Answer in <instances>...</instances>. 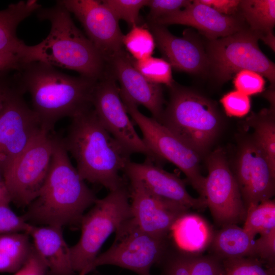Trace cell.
I'll use <instances>...</instances> for the list:
<instances>
[{
	"instance_id": "cell-1",
	"label": "cell",
	"mask_w": 275,
	"mask_h": 275,
	"mask_svg": "<svg viewBox=\"0 0 275 275\" xmlns=\"http://www.w3.org/2000/svg\"><path fill=\"white\" fill-rule=\"evenodd\" d=\"M62 140L84 181L101 184L109 191L126 183L120 173L131 161V154L105 129L92 107L72 118Z\"/></svg>"
},
{
	"instance_id": "cell-2",
	"label": "cell",
	"mask_w": 275,
	"mask_h": 275,
	"mask_svg": "<svg viewBox=\"0 0 275 275\" xmlns=\"http://www.w3.org/2000/svg\"><path fill=\"white\" fill-rule=\"evenodd\" d=\"M62 138L57 136L49 171L37 197L22 216L28 223L63 227L80 224L97 198L72 164Z\"/></svg>"
},
{
	"instance_id": "cell-3",
	"label": "cell",
	"mask_w": 275,
	"mask_h": 275,
	"mask_svg": "<svg viewBox=\"0 0 275 275\" xmlns=\"http://www.w3.org/2000/svg\"><path fill=\"white\" fill-rule=\"evenodd\" d=\"M16 74L25 93H30L32 109L47 131L53 132L60 119L72 118L92 107V94L98 80L71 76L38 61L23 65Z\"/></svg>"
},
{
	"instance_id": "cell-4",
	"label": "cell",
	"mask_w": 275,
	"mask_h": 275,
	"mask_svg": "<svg viewBox=\"0 0 275 275\" xmlns=\"http://www.w3.org/2000/svg\"><path fill=\"white\" fill-rule=\"evenodd\" d=\"M36 13L39 19L50 22V30L41 42L29 46L26 63L41 62L95 80L101 79L105 61L75 25L68 10L57 1L54 6L41 7Z\"/></svg>"
},
{
	"instance_id": "cell-5",
	"label": "cell",
	"mask_w": 275,
	"mask_h": 275,
	"mask_svg": "<svg viewBox=\"0 0 275 275\" xmlns=\"http://www.w3.org/2000/svg\"><path fill=\"white\" fill-rule=\"evenodd\" d=\"M170 89L159 123L202 156L218 134L219 112L210 100L195 91L174 84Z\"/></svg>"
},
{
	"instance_id": "cell-6",
	"label": "cell",
	"mask_w": 275,
	"mask_h": 275,
	"mask_svg": "<svg viewBox=\"0 0 275 275\" xmlns=\"http://www.w3.org/2000/svg\"><path fill=\"white\" fill-rule=\"evenodd\" d=\"M129 198L126 183L110 191L104 198L97 199L92 208L84 214L80 222V238L70 247L71 263L75 272L79 273L89 265L110 235L132 217Z\"/></svg>"
},
{
	"instance_id": "cell-7",
	"label": "cell",
	"mask_w": 275,
	"mask_h": 275,
	"mask_svg": "<svg viewBox=\"0 0 275 275\" xmlns=\"http://www.w3.org/2000/svg\"><path fill=\"white\" fill-rule=\"evenodd\" d=\"M110 248L95 259L79 275H87L96 267L112 265L138 275H151V267L161 262L170 251L168 237H158L141 230L131 217L117 228Z\"/></svg>"
},
{
	"instance_id": "cell-8",
	"label": "cell",
	"mask_w": 275,
	"mask_h": 275,
	"mask_svg": "<svg viewBox=\"0 0 275 275\" xmlns=\"http://www.w3.org/2000/svg\"><path fill=\"white\" fill-rule=\"evenodd\" d=\"M259 38L248 28L229 36L208 40L206 51L209 71L221 83L243 70L256 72L267 78L274 88L275 65L261 50Z\"/></svg>"
},
{
	"instance_id": "cell-9",
	"label": "cell",
	"mask_w": 275,
	"mask_h": 275,
	"mask_svg": "<svg viewBox=\"0 0 275 275\" xmlns=\"http://www.w3.org/2000/svg\"><path fill=\"white\" fill-rule=\"evenodd\" d=\"M57 136L53 132L43 130L3 170L11 201L26 206L37 197L49 171Z\"/></svg>"
},
{
	"instance_id": "cell-10",
	"label": "cell",
	"mask_w": 275,
	"mask_h": 275,
	"mask_svg": "<svg viewBox=\"0 0 275 275\" xmlns=\"http://www.w3.org/2000/svg\"><path fill=\"white\" fill-rule=\"evenodd\" d=\"M128 114L139 126L143 140L161 161L167 160L180 170L200 197L204 198L205 177L201 173V156L164 125L141 113L131 102L122 101Z\"/></svg>"
},
{
	"instance_id": "cell-11",
	"label": "cell",
	"mask_w": 275,
	"mask_h": 275,
	"mask_svg": "<svg viewBox=\"0 0 275 275\" xmlns=\"http://www.w3.org/2000/svg\"><path fill=\"white\" fill-rule=\"evenodd\" d=\"M206 162L204 198L214 221L221 227L244 223L247 210L224 151H213Z\"/></svg>"
},
{
	"instance_id": "cell-12",
	"label": "cell",
	"mask_w": 275,
	"mask_h": 275,
	"mask_svg": "<svg viewBox=\"0 0 275 275\" xmlns=\"http://www.w3.org/2000/svg\"><path fill=\"white\" fill-rule=\"evenodd\" d=\"M24 89L17 80L0 112V169L13 162L44 130L32 108L26 104Z\"/></svg>"
},
{
	"instance_id": "cell-13",
	"label": "cell",
	"mask_w": 275,
	"mask_h": 275,
	"mask_svg": "<svg viewBox=\"0 0 275 275\" xmlns=\"http://www.w3.org/2000/svg\"><path fill=\"white\" fill-rule=\"evenodd\" d=\"M92 107L105 129L131 154L140 153L160 166L161 160L148 148L137 133L121 98L120 90L112 77L97 81Z\"/></svg>"
},
{
	"instance_id": "cell-14",
	"label": "cell",
	"mask_w": 275,
	"mask_h": 275,
	"mask_svg": "<svg viewBox=\"0 0 275 275\" xmlns=\"http://www.w3.org/2000/svg\"><path fill=\"white\" fill-rule=\"evenodd\" d=\"M233 174L246 210L274 195L275 173L253 136L240 143Z\"/></svg>"
},
{
	"instance_id": "cell-15",
	"label": "cell",
	"mask_w": 275,
	"mask_h": 275,
	"mask_svg": "<svg viewBox=\"0 0 275 275\" xmlns=\"http://www.w3.org/2000/svg\"><path fill=\"white\" fill-rule=\"evenodd\" d=\"M80 21L88 36L105 61L123 50L119 20L102 1H59Z\"/></svg>"
},
{
	"instance_id": "cell-16",
	"label": "cell",
	"mask_w": 275,
	"mask_h": 275,
	"mask_svg": "<svg viewBox=\"0 0 275 275\" xmlns=\"http://www.w3.org/2000/svg\"><path fill=\"white\" fill-rule=\"evenodd\" d=\"M132 218L144 232L158 237H168L176 220L189 209L158 199L135 179L128 180Z\"/></svg>"
},
{
	"instance_id": "cell-17",
	"label": "cell",
	"mask_w": 275,
	"mask_h": 275,
	"mask_svg": "<svg viewBox=\"0 0 275 275\" xmlns=\"http://www.w3.org/2000/svg\"><path fill=\"white\" fill-rule=\"evenodd\" d=\"M123 172L128 180L140 181L151 195L158 199L189 209L201 211L207 207L204 199L190 196L184 182L179 177L147 159L143 163L130 161Z\"/></svg>"
},
{
	"instance_id": "cell-18",
	"label": "cell",
	"mask_w": 275,
	"mask_h": 275,
	"mask_svg": "<svg viewBox=\"0 0 275 275\" xmlns=\"http://www.w3.org/2000/svg\"><path fill=\"white\" fill-rule=\"evenodd\" d=\"M156 46L175 70L194 74H205L209 71V61L206 50L199 41L186 34L179 37L172 34L163 25L148 22Z\"/></svg>"
},
{
	"instance_id": "cell-19",
	"label": "cell",
	"mask_w": 275,
	"mask_h": 275,
	"mask_svg": "<svg viewBox=\"0 0 275 275\" xmlns=\"http://www.w3.org/2000/svg\"><path fill=\"white\" fill-rule=\"evenodd\" d=\"M109 61L120 83L122 100L144 106L159 122L164 110L161 85L146 79L133 67L131 59L123 50Z\"/></svg>"
},
{
	"instance_id": "cell-20",
	"label": "cell",
	"mask_w": 275,
	"mask_h": 275,
	"mask_svg": "<svg viewBox=\"0 0 275 275\" xmlns=\"http://www.w3.org/2000/svg\"><path fill=\"white\" fill-rule=\"evenodd\" d=\"M160 25L182 24L197 29L208 40L234 34L245 28L244 20L238 13L227 16L219 13L199 0L191 1L185 8L153 21Z\"/></svg>"
},
{
	"instance_id": "cell-21",
	"label": "cell",
	"mask_w": 275,
	"mask_h": 275,
	"mask_svg": "<svg viewBox=\"0 0 275 275\" xmlns=\"http://www.w3.org/2000/svg\"><path fill=\"white\" fill-rule=\"evenodd\" d=\"M63 227L32 225L28 234L33 246L46 265L48 275H73L70 247L64 237Z\"/></svg>"
},
{
	"instance_id": "cell-22",
	"label": "cell",
	"mask_w": 275,
	"mask_h": 275,
	"mask_svg": "<svg viewBox=\"0 0 275 275\" xmlns=\"http://www.w3.org/2000/svg\"><path fill=\"white\" fill-rule=\"evenodd\" d=\"M42 7L36 0L20 1L0 10V52L19 57L26 63L29 45L16 35L19 24Z\"/></svg>"
},
{
	"instance_id": "cell-23",
	"label": "cell",
	"mask_w": 275,
	"mask_h": 275,
	"mask_svg": "<svg viewBox=\"0 0 275 275\" xmlns=\"http://www.w3.org/2000/svg\"><path fill=\"white\" fill-rule=\"evenodd\" d=\"M172 232L179 250L198 256L210 245L214 232L207 222L197 214L186 213L173 225Z\"/></svg>"
},
{
	"instance_id": "cell-24",
	"label": "cell",
	"mask_w": 275,
	"mask_h": 275,
	"mask_svg": "<svg viewBox=\"0 0 275 275\" xmlns=\"http://www.w3.org/2000/svg\"><path fill=\"white\" fill-rule=\"evenodd\" d=\"M238 13L249 24L248 29L274 51L275 1H240Z\"/></svg>"
},
{
	"instance_id": "cell-25",
	"label": "cell",
	"mask_w": 275,
	"mask_h": 275,
	"mask_svg": "<svg viewBox=\"0 0 275 275\" xmlns=\"http://www.w3.org/2000/svg\"><path fill=\"white\" fill-rule=\"evenodd\" d=\"M254 239L243 228L231 224L213 234L210 244L214 256L221 260L252 257Z\"/></svg>"
},
{
	"instance_id": "cell-26",
	"label": "cell",
	"mask_w": 275,
	"mask_h": 275,
	"mask_svg": "<svg viewBox=\"0 0 275 275\" xmlns=\"http://www.w3.org/2000/svg\"><path fill=\"white\" fill-rule=\"evenodd\" d=\"M248 122L254 129L253 138L266 156L272 171L275 173L274 107L263 109L252 115Z\"/></svg>"
},
{
	"instance_id": "cell-27",
	"label": "cell",
	"mask_w": 275,
	"mask_h": 275,
	"mask_svg": "<svg viewBox=\"0 0 275 275\" xmlns=\"http://www.w3.org/2000/svg\"><path fill=\"white\" fill-rule=\"evenodd\" d=\"M243 228L254 239L274 229V201L268 200L248 209Z\"/></svg>"
},
{
	"instance_id": "cell-28",
	"label": "cell",
	"mask_w": 275,
	"mask_h": 275,
	"mask_svg": "<svg viewBox=\"0 0 275 275\" xmlns=\"http://www.w3.org/2000/svg\"><path fill=\"white\" fill-rule=\"evenodd\" d=\"M132 64L148 81L171 88L174 84L172 67L164 59L150 57L141 60H131Z\"/></svg>"
},
{
	"instance_id": "cell-29",
	"label": "cell",
	"mask_w": 275,
	"mask_h": 275,
	"mask_svg": "<svg viewBox=\"0 0 275 275\" xmlns=\"http://www.w3.org/2000/svg\"><path fill=\"white\" fill-rule=\"evenodd\" d=\"M122 43L135 60H141L151 57L155 47L154 37L149 29L137 25L124 35Z\"/></svg>"
},
{
	"instance_id": "cell-30",
	"label": "cell",
	"mask_w": 275,
	"mask_h": 275,
	"mask_svg": "<svg viewBox=\"0 0 275 275\" xmlns=\"http://www.w3.org/2000/svg\"><path fill=\"white\" fill-rule=\"evenodd\" d=\"M32 247L30 236L28 233L0 234V251L21 265L28 258Z\"/></svg>"
},
{
	"instance_id": "cell-31",
	"label": "cell",
	"mask_w": 275,
	"mask_h": 275,
	"mask_svg": "<svg viewBox=\"0 0 275 275\" xmlns=\"http://www.w3.org/2000/svg\"><path fill=\"white\" fill-rule=\"evenodd\" d=\"M225 275H273V268H265L263 262L253 257L222 260Z\"/></svg>"
},
{
	"instance_id": "cell-32",
	"label": "cell",
	"mask_w": 275,
	"mask_h": 275,
	"mask_svg": "<svg viewBox=\"0 0 275 275\" xmlns=\"http://www.w3.org/2000/svg\"><path fill=\"white\" fill-rule=\"evenodd\" d=\"M149 0H103V3L117 19L125 21L131 27L137 25L140 10L147 6Z\"/></svg>"
},
{
	"instance_id": "cell-33",
	"label": "cell",
	"mask_w": 275,
	"mask_h": 275,
	"mask_svg": "<svg viewBox=\"0 0 275 275\" xmlns=\"http://www.w3.org/2000/svg\"><path fill=\"white\" fill-rule=\"evenodd\" d=\"M233 82L236 90L248 96L261 93L265 85L263 76L256 72L248 70L236 73Z\"/></svg>"
},
{
	"instance_id": "cell-34",
	"label": "cell",
	"mask_w": 275,
	"mask_h": 275,
	"mask_svg": "<svg viewBox=\"0 0 275 275\" xmlns=\"http://www.w3.org/2000/svg\"><path fill=\"white\" fill-rule=\"evenodd\" d=\"M9 203H0V234L29 232L32 225L22 216L17 215L9 206Z\"/></svg>"
},
{
	"instance_id": "cell-35",
	"label": "cell",
	"mask_w": 275,
	"mask_h": 275,
	"mask_svg": "<svg viewBox=\"0 0 275 275\" xmlns=\"http://www.w3.org/2000/svg\"><path fill=\"white\" fill-rule=\"evenodd\" d=\"M196 256L180 250L178 252L175 253H171L170 250L162 260L165 262L164 274L190 275Z\"/></svg>"
},
{
	"instance_id": "cell-36",
	"label": "cell",
	"mask_w": 275,
	"mask_h": 275,
	"mask_svg": "<svg viewBox=\"0 0 275 275\" xmlns=\"http://www.w3.org/2000/svg\"><path fill=\"white\" fill-rule=\"evenodd\" d=\"M220 101L226 114L230 117H244L249 113L251 108L249 96L237 90L224 95Z\"/></svg>"
},
{
	"instance_id": "cell-37",
	"label": "cell",
	"mask_w": 275,
	"mask_h": 275,
	"mask_svg": "<svg viewBox=\"0 0 275 275\" xmlns=\"http://www.w3.org/2000/svg\"><path fill=\"white\" fill-rule=\"evenodd\" d=\"M190 0H149L148 21L167 16L186 7Z\"/></svg>"
},
{
	"instance_id": "cell-38",
	"label": "cell",
	"mask_w": 275,
	"mask_h": 275,
	"mask_svg": "<svg viewBox=\"0 0 275 275\" xmlns=\"http://www.w3.org/2000/svg\"><path fill=\"white\" fill-rule=\"evenodd\" d=\"M252 257L273 264L275 258V229L255 240Z\"/></svg>"
},
{
	"instance_id": "cell-39",
	"label": "cell",
	"mask_w": 275,
	"mask_h": 275,
	"mask_svg": "<svg viewBox=\"0 0 275 275\" xmlns=\"http://www.w3.org/2000/svg\"><path fill=\"white\" fill-rule=\"evenodd\" d=\"M190 275H225L222 261L214 256H196Z\"/></svg>"
},
{
	"instance_id": "cell-40",
	"label": "cell",
	"mask_w": 275,
	"mask_h": 275,
	"mask_svg": "<svg viewBox=\"0 0 275 275\" xmlns=\"http://www.w3.org/2000/svg\"><path fill=\"white\" fill-rule=\"evenodd\" d=\"M45 264L36 251L33 244L30 254L14 275H47Z\"/></svg>"
},
{
	"instance_id": "cell-41",
	"label": "cell",
	"mask_w": 275,
	"mask_h": 275,
	"mask_svg": "<svg viewBox=\"0 0 275 275\" xmlns=\"http://www.w3.org/2000/svg\"><path fill=\"white\" fill-rule=\"evenodd\" d=\"M222 14L232 16L238 14L239 0H199Z\"/></svg>"
},
{
	"instance_id": "cell-42",
	"label": "cell",
	"mask_w": 275,
	"mask_h": 275,
	"mask_svg": "<svg viewBox=\"0 0 275 275\" xmlns=\"http://www.w3.org/2000/svg\"><path fill=\"white\" fill-rule=\"evenodd\" d=\"M9 72H0V112L16 84L15 74L10 76Z\"/></svg>"
},
{
	"instance_id": "cell-43",
	"label": "cell",
	"mask_w": 275,
	"mask_h": 275,
	"mask_svg": "<svg viewBox=\"0 0 275 275\" xmlns=\"http://www.w3.org/2000/svg\"><path fill=\"white\" fill-rule=\"evenodd\" d=\"M24 64L19 57L0 52V72L18 71Z\"/></svg>"
},
{
	"instance_id": "cell-44",
	"label": "cell",
	"mask_w": 275,
	"mask_h": 275,
	"mask_svg": "<svg viewBox=\"0 0 275 275\" xmlns=\"http://www.w3.org/2000/svg\"><path fill=\"white\" fill-rule=\"evenodd\" d=\"M21 266L0 251V272H15Z\"/></svg>"
},
{
	"instance_id": "cell-45",
	"label": "cell",
	"mask_w": 275,
	"mask_h": 275,
	"mask_svg": "<svg viewBox=\"0 0 275 275\" xmlns=\"http://www.w3.org/2000/svg\"><path fill=\"white\" fill-rule=\"evenodd\" d=\"M11 198L5 185L3 174L0 169V203H10Z\"/></svg>"
}]
</instances>
